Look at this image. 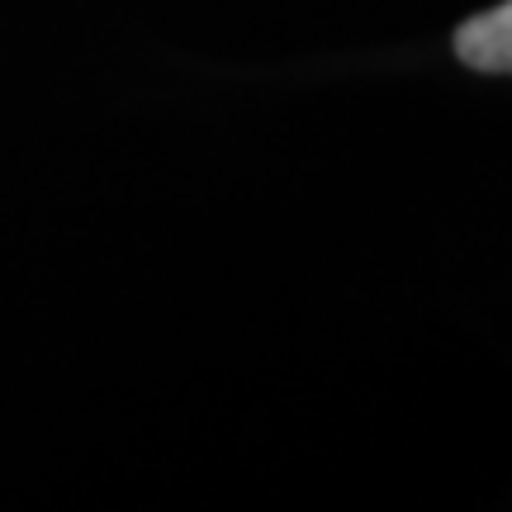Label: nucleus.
Returning a JSON list of instances; mask_svg holds the SVG:
<instances>
[{"label":"nucleus","mask_w":512,"mask_h":512,"mask_svg":"<svg viewBox=\"0 0 512 512\" xmlns=\"http://www.w3.org/2000/svg\"><path fill=\"white\" fill-rule=\"evenodd\" d=\"M456 57L475 72L512 76V0H498L456 29Z\"/></svg>","instance_id":"f257e3e1"}]
</instances>
